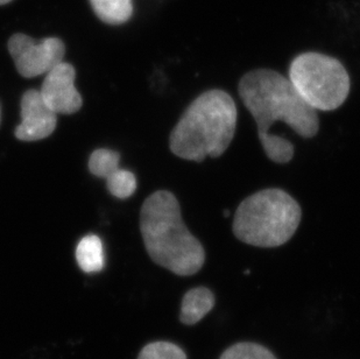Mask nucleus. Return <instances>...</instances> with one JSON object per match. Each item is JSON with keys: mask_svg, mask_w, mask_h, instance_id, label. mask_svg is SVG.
Listing matches in <instances>:
<instances>
[{"mask_svg": "<svg viewBox=\"0 0 360 359\" xmlns=\"http://www.w3.org/2000/svg\"><path fill=\"white\" fill-rule=\"evenodd\" d=\"M239 96L258 126V137L266 156L276 163H287L294 156V146L273 136L269 127L276 122L290 126L300 137L309 139L320 130L315 108L308 106L289 78L272 69H255L240 78Z\"/></svg>", "mask_w": 360, "mask_h": 359, "instance_id": "1", "label": "nucleus"}, {"mask_svg": "<svg viewBox=\"0 0 360 359\" xmlns=\"http://www.w3.org/2000/svg\"><path fill=\"white\" fill-rule=\"evenodd\" d=\"M140 231L150 259L174 275H196L205 263L203 245L188 230L176 196L158 190L147 197L140 211Z\"/></svg>", "mask_w": 360, "mask_h": 359, "instance_id": "2", "label": "nucleus"}, {"mask_svg": "<svg viewBox=\"0 0 360 359\" xmlns=\"http://www.w3.org/2000/svg\"><path fill=\"white\" fill-rule=\"evenodd\" d=\"M238 111L228 92L212 89L186 108L169 138L170 151L181 159L202 163L219 158L229 149L237 129Z\"/></svg>", "mask_w": 360, "mask_h": 359, "instance_id": "3", "label": "nucleus"}, {"mask_svg": "<svg viewBox=\"0 0 360 359\" xmlns=\"http://www.w3.org/2000/svg\"><path fill=\"white\" fill-rule=\"evenodd\" d=\"M301 218V207L288 193L269 188L253 194L239 204L232 230L245 244L279 248L295 234Z\"/></svg>", "mask_w": 360, "mask_h": 359, "instance_id": "4", "label": "nucleus"}, {"mask_svg": "<svg viewBox=\"0 0 360 359\" xmlns=\"http://www.w3.org/2000/svg\"><path fill=\"white\" fill-rule=\"evenodd\" d=\"M289 81L303 101L321 111H333L343 106L350 94V76L337 58L307 51L292 60Z\"/></svg>", "mask_w": 360, "mask_h": 359, "instance_id": "5", "label": "nucleus"}, {"mask_svg": "<svg viewBox=\"0 0 360 359\" xmlns=\"http://www.w3.org/2000/svg\"><path fill=\"white\" fill-rule=\"evenodd\" d=\"M7 48L18 73L26 78L48 74L63 62L65 54V46L61 39L46 37L37 42L24 33L12 35Z\"/></svg>", "mask_w": 360, "mask_h": 359, "instance_id": "6", "label": "nucleus"}, {"mask_svg": "<svg viewBox=\"0 0 360 359\" xmlns=\"http://www.w3.org/2000/svg\"><path fill=\"white\" fill-rule=\"evenodd\" d=\"M75 78V68L67 62H61L46 74L40 94L56 115H72L82 108L83 99L76 89Z\"/></svg>", "mask_w": 360, "mask_h": 359, "instance_id": "7", "label": "nucleus"}, {"mask_svg": "<svg viewBox=\"0 0 360 359\" xmlns=\"http://www.w3.org/2000/svg\"><path fill=\"white\" fill-rule=\"evenodd\" d=\"M20 125L15 137L21 141H38L51 136L56 129V113L48 108L39 90L31 89L21 99Z\"/></svg>", "mask_w": 360, "mask_h": 359, "instance_id": "8", "label": "nucleus"}, {"mask_svg": "<svg viewBox=\"0 0 360 359\" xmlns=\"http://www.w3.org/2000/svg\"><path fill=\"white\" fill-rule=\"evenodd\" d=\"M214 307V295L207 287L193 288L188 291L181 305V322L194 325L200 322Z\"/></svg>", "mask_w": 360, "mask_h": 359, "instance_id": "9", "label": "nucleus"}, {"mask_svg": "<svg viewBox=\"0 0 360 359\" xmlns=\"http://www.w3.org/2000/svg\"><path fill=\"white\" fill-rule=\"evenodd\" d=\"M76 260L85 273H97L104 267V250L101 238L96 234H88L82 238L76 248Z\"/></svg>", "mask_w": 360, "mask_h": 359, "instance_id": "10", "label": "nucleus"}, {"mask_svg": "<svg viewBox=\"0 0 360 359\" xmlns=\"http://www.w3.org/2000/svg\"><path fill=\"white\" fill-rule=\"evenodd\" d=\"M98 19L108 25L125 24L132 17V0H90Z\"/></svg>", "mask_w": 360, "mask_h": 359, "instance_id": "11", "label": "nucleus"}, {"mask_svg": "<svg viewBox=\"0 0 360 359\" xmlns=\"http://www.w3.org/2000/svg\"><path fill=\"white\" fill-rule=\"evenodd\" d=\"M120 156L111 149H99L92 153L89 160V170L95 177L108 179L120 170Z\"/></svg>", "mask_w": 360, "mask_h": 359, "instance_id": "12", "label": "nucleus"}, {"mask_svg": "<svg viewBox=\"0 0 360 359\" xmlns=\"http://www.w3.org/2000/svg\"><path fill=\"white\" fill-rule=\"evenodd\" d=\"M106 187L112 196L125 200L136 191V175L129 170L120 168L106 179Z\"/></svg>", "mask_w": 360, "mask_h": 359, "instance_id": "13", "label": "nucleus"}, {"mask_svg": "<svg viewBox=\"0 0 360 359\" xmlns=\"http://www.w3.org/2000/svg\"><path fill=\"white\" fill-rule=\"evenodd\" d=\"M221 359H276V357L265 346L244 342L225 350Z\"/></svg>", "mask_w": 360, "mask_h": 359, "instance_id": "14", "label": "nucleus"}, {"mask_svg": "<svg viewBox=\"0 0 360 359\" xmlns=\"http://www.w3.org/2000/svg\"><path fill=\"white\" fill-rule=\"evenodd\" d=\"M138 359H187L180 346L170 342H153L147 344Z\"/></svg>", "mask_w": 360, "mask_h": 359, "instance_id": "15", "label": "nucleus"}, {"mask_svg": "<svg viewBox=\"0 0 360 359\" xmlns=\"http://www.w3.org/2000/svg\"><path fill=\"white\" fill-rule=\"evenodd\" d=\"M11 1H13V0H0V6L1 5H6V4L11 3Z\"/></svg>", "mask_w": 360, "mask_h": 359, "instance_id": "16", "label": "nucleus"}, {"mask_svg": "<svg viewBox=\"0 0 360 359\" xmlns=\"http://www.w3.org/2000/svg\"><path fill=\"white\" fill-rule=\"evenodd\" d=\"M224 215H225V216L228 217L229 216V211H225Z\"/></svg>", "mask_w": 360, "mask_h": 359, "instance_id": "17", "label": "nucleus"}]
</instances>
